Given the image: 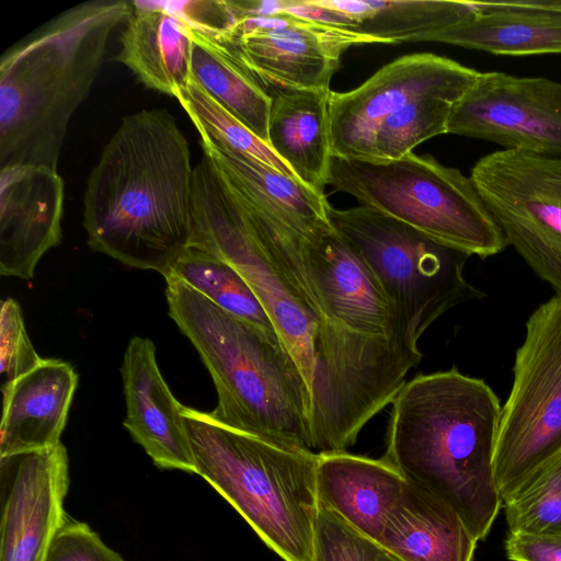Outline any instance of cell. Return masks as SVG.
Listing matches in <instances>:
<instances>
[{"label": "cell", "mask_w": 561, "mask_h": 561, "mask_svg": "<svg viewBox=\"0 0 561 561\" xmlns=\"http://www.w3.org/2000/svg\"><path fill=\"white\" fill-rule=\"evenodd\" d=\"M354 21V31L378 44H402L457 25L483 11L482 1L321 0Z\"/></svg>", "instance_id": "cell-24"}, {"label": "cell", "mask_w": 561, "mask_h": 561, "mask_svg": "<svg viewBox=\"0 0 561 561\" xmlns=\"http://www.w3.org/2000/svg\"><path fill=\"white\" fill-rule=\"evenodd\" d=\"M164 279L169 316L213 378L211 413L237 431L313 453L310 391L278 332L222 310L173 276Z\"/></svg>", "instance_id": "cell-4"}, {"label": "cell", "mask_w": 561, "mask_h": 561, "mask_svg": "<svg viewBox=\"0 0 561 561\" xmlns=\"http://www.w3.org/2000/svg\"><path fill=\"white\" fill-rule=\"evenodd\" d=\"M510 533L561 534V450L503 501Z\"/></svg>", "instance_id": "cell-29"}, {"label": "cell", "mask_w": 561, "mask_h": 561, "mask_svg": "<svg viewBox=\"0 0 561 561\" xmlns=\"http://www.w3.org/2000/svg\"><path fill=\"white\" fill-rule=\"evenodd\" d=\"M193 173L188 142L168 110L125 116L87 182L89 247L167 276L191 245Z\"/></svg>", "instance_id": "cell-1"}, {"label": "cell", "mask_w": 561, "mask_h": 561, "mask_svg": "<svg viewBox=\"0 0 561 561\" xmlns=\"http://www.w3.org/2000/svg\"><path fill=\"white\" fill-rule=\"evenodd\" d=\"M505 552L511 561H561V534L510 533Z\"/></svg>", "instance_id": "cell-33"}, {"label": "cell", "mask_w": 561, "mask_h": 561, "mask_svg": "<svg viewBox=\"0 0 561 561\" xmlns=\"http://www.w3.org/2000/svg\"><path fill=\"white\" fill-rule=\"evenodd\" d=\"M391 404L383 459L483 540L503 505L494 469L502 411L495 392L454 366L407 380Z\"/></svg>", "instance_id": "cell-2"}, {"label": "cell", "mask_w": 561, "mask_h": 561, "mask_svg": "<svg viewBox=\"0 0 561 561\" xmlns=\"http://www.w3.org/2000/svg\"><path fill=\"white\" fill-rule=\"evenodd\" d=\"M506 150L561 156V83L543 77L480 72L447 127Z\"/></svg>", "instance_id": "cell-11"}, {"label": "cell", "mask_w": 561, "mask_h": 561, "mask_svg": "<svg viewBox=\"0 0 561 561\" xmlns=\"http://www.w3.org/2000/svg\"><path fill=\"white\" fill-rule=\"evenodd\" d=\"M203 152L243 199L270 210L300 236L329 221L330 204L300 181L245 154L201 139Z\"/></svg>", "instance_id": "cell-23"}, {"label": "cell", "mask_w": 561, "mask_h": 561, "mask_svg": "<svg viewBox=\"0 0 561 561\" xmlns=\"http://www.w3.org/2000/svg\"><path fill=\"white\" fill-rule=\"evenodd\" d=\"M378 542L400 561H472L478 540L453 508L407 481Z\"/></svg>", "instance_id": "cell-22"}, {"label": "cell", "mask_w": 561, "mask_h": 561, "mask_svg": "<svg viewBox=\"0 0 561 561\" xmlns=\"http://www.w3.org/2000/svg\"><path fill=\"white\" fill-rule=\"evenodd\" d=\"M218 42L233 50L268 94L279 90H330L345 50L378 44L353 30L289 14L279 26L233 28Z\"/></svg>", "instance_id": "cell-13"}, {"label": "cell", "mask_w": 561, "mask_h": 561, "mask_svg": "<svg viewBox=\"0 0 561 561\" xmlns=\"http://www.w3.org/2000/svg\"><path fill=\"white\" fill-rule=\"evenodd\" d=\"M116 60L147 88L174 96L191 78L193 30L163 1L133 0Z\"/></svg>", "instance_id": "cell-21"}, {"label": "cell", "mask_w": 561, "mask_h": 561, "mask_svg": "<svg viewBox=\"0 0 561 561\" xmlns=\"http://www.w3.org/2000/svg\"><path fill=\"white\" fill-rule=\"evenodd\" d=\"M191 76L218 104L267 144L272 98L227 44L193 31Z\"/></svg>", "instance_id": "cell-25"}, {"label": "cell", "mask_w": 561, "mask_h": 561, "mask_svg": "<svg viewBox=\"0 0 561 561\" xmlns=\"http://www.w3.org/2000/svg\"><path fill=\"white\" fill-rule=\"evenodd\" d=\"M415 42H438L494 55L561 54V0L485 2L467 21Z\"/></svg>", "instance_id": "cell-18"}, {"label": "cell", "mask_w": 561, "mask_h": 561, "mask_svg": "<svg viewBox=\"0 0 561 561\" xmlns=\"http://www.w3.org/2000/svg\"><path fill=\"white\" fill-rule=\"evenodd\" d=\"M331 90H279L272 98L267 144L302 184L324 194L333 159Z\"/></svg>", "instance_id": "cell-20"}, {"label": "cell", "mask_w": 561, "mask_h": 561, "mask_svg": "<svg viewBox=\"0 0 561 561\" xmlns=\"http://www.w3.org/2000/svg\"><path fill=\"white\" fill-rule=\"evenodd\" d=\"M472 83L425 93L387 118L375 134L367 161L400 159L430 138L447 134L450 115Z\"/></svg>", "instance_id": "cell-27"}, {"label": "cell", "mask_w": 561, "mask_h": 561, "mask_svg": "<svg viewBox=\"0 0 561 561\" xmlns=\"http://www.w3.org/2000/svg\"><path fill=\"white\" fill-rule=\"evenodd\" d=\"M69 486L65 446L0 457V561H46L67 520Z\"/></svg>", "instance_id": "cell-14"}, {"label": "cell", "mask_w": 561, "mask_h": 561, "mask_svg": "<svg viewBox=\"0 0 561 561\" xmlns=\"http://www.w3.org/2000/svg\"><path fill=\"white\" fill-rule=\"evenodd\" d=\"M174 98L197 128L201 139L251 157L274 170L296 179L272 148L218 104L191 76Z\"/></svg>", "instance_id": "cell-28"}, {"label": "cell", "mask_w": 561, "mask_h": 561, "mask_svg": "<svg viewBox=\"0 0 561 561\" xmlns=\"http://www.w3.org/2000/svg\"><path fill=\"white\" fill-rule=\"evenodd\" d=\"M133 1L91 0L58 14L0 59V167L57 170L69 121L101 68L108 37Z\"/></svg>", "instance_id": "cell-3"}, {"label": "cell", "mask_w": 561, "mask_h": 561, "mask_svg": "<svg viewBox=\"0 0 561 561\" xmlns=\"http://www.w3.org/2000/svg\"><path fill=\"white\" fill-rule=\"evenodd\" d=\"M46 561H125L89 525L67 518L56 534Z\"/></svg>", "instance_id": "cell-32"}, {"label": "cell", "mask_w": 561, "mask_h": 561, "mask_svg": "<svg viewBox=\"0 0 561 561\" xmlns=\"http://www.w3.org/2000/svg\"><path fill=\"white\" fill-rule=\"evenodd\" d=\"M328 216L417 342L448 310L484 296L465 277L468 254L368 206L337 209L330 205Z\"/></svg>", "instance_id": "cell-8"}, {"label": "cell", "mask_w": 561, "mask_h": 561, "mask_svg": "<svg viewBox=\"0 0 561 561\" xmlns=\"http://www.w3.org/2000/svg\"><path fill=\"white\" fill-rule=\"evenodd\" d=\"M196 474L205 479L284 561H310L318 511L319 454L231 428L211 412L181 405Z\"/></svg>", "instance_id": "cell-5"}, {"label": "cell", "mask_w": 561, "mask_h": 561, "mask_svg": "<svg viewBox=\"0 0 561 561\" xmlns=\"http://www.w3.org/2000/svg\"><path fill=\"white\" fill-rule=\"evenodd\" d=\"M77 385L70 364L49 358L1 388L0 457L60 444Z\"/></svg>", "instance_id": "cell-17"}, {"label": "cell", "mask_w": 561, "mask_h": 561, "mask_svg": "<svg viewBox=\"0 0 561 561\" xmlns=\"http://www.w3.org/2000/svg\"><path fill=\"white\" fill-rule=\"evenodd\" d=\"M64 181L33 164L0 169V274L30 279L62 238Z\"/></svg>", "instance_id": "cell-15"}, {"label": "cell", "mask_w": 561, "mask_h": 561, "mask_svg": "<svg viewBox=\"0 0 561 561\" xmlns=\"http://www.w3.org/2000/svg\"><path fill=\"white\" fill-rule=\"evenodd\" d=\"M405 483L401 473L383 458L347 451L319 454V503L376 541Z\"/></svg>", "instance_id": "cell-19"}, {"label": "cell", "mask_w": 561, "mask_h": 561, "mask_svg": "<svg viewBox=\"0 0 561 561\" xmlns=\"http://www.w3.org/2000/svg\"><path fill=\"white\" fill-rule=\"evenodd\" d=\"M560 450L561 297L553 296L527 320L502 405L494 457L502 501Z\"/></svg>", "instance_id": "cell-9"}, {"label": "cell", "mask_w": 561, "mask_h": 561, "mask_svg": "<svg viewBox=\"0 0 561 561\" xmlns=\"http://www.w3.org/2000/svg\"><path fill=\"white\" fill-rule=\"evenodd\" d=\"M191 245L234 267L254 291L311 389L319 318L209 156L194 167Z\"/></svg>", "instance_id": "cell-7"}, {"label": "cell", "mask_w": 561, "mask_h": 561, "mask_svg": "<svg viewBox=\"0 0 561 561\" xmlns=\"http://www.w3.org/2000/svg\"><path fill=\"white\" fill-rule=\"evenodd\" d=\"M480 71L422 53L385 65L359 87L330 94L333 157L368 160L379 126L416 98L446 87L472 83Z\"/></svg>", "instance_id": "cell-12"}, {"label": "cell", "mask_w": 561, "mask_h": 561, "mask_svg": "<svg viewBox=\"0 0 561 561\" xmlns=\"http://www.w3.org/2000/svg\"><path fill=\"white\" fill-rule=\"evenodd\" d=\"M310 561H400L324 505H318Z\"/></svg>", "instance_id": "cell-30"}, {"label": "cell", "mask_w": 561, "mask_h": 561, "mask_svg": "<svg viewBox=\"0 0 561 561\" xmlns=\"http://www.w3.org/2000/svg\"><path fill=\"white\" fill-rule=\"evenodd\" d=\"M329 184L431 239L481 259L507 242L471 176L428 154L367 161L333 157Z\"/></svg>", "instance_id": "cell-6"}, {"label": "cell", "mask_w": 561, "mask_h": 561, "mask_svg": "<svg viewBox=\"0 0 561 561\" xmlns=\"http://www.w3.org/2000/svg\"><path fill=\"white\" fill-rule=\"evenodd\" d=\"M126 401L124 426L162 469L196 473L181 403L163 379L156 347L147 337L134 336L121 366Z\"/></svg>", "instance_id": "cell-16"}, {"label": "cell", "mask_w": 561, "mask_h": 561, "mask_svg": "<svg viewBox=\"0 0 561 561\" xmlns=\"http://www.w3.org/2000/svg\"><path fill=\"white\" fill-rule=\"evenodd\" d=\"M470 176L507 245L561 297V156L503 149Z\"/></svg>", "instance_id": "cell-10"}, {"label": "cell", "mask_w": 561, "mask_h": 561, "mask_svg": "<svg viewBox=\"0 0 561 561\" xmlns=\"http://www.w3.org/2000/svg\"><path fill=\"white\" fill-rule=\"evenodd\" d=\"M43 359L28 339L20 305L13 298L4 299L0 310L1 388L34 369Z\"/></svg>", "instance_id": "cell-31"}, {"label": "cell", "mask_w": 561, "mask_h": 561, "mask_svg": "<svg viewBox=\"0 0 561 561\" xmlns=\"http://www.w3.org/2000/svg\"><path fill=\"white\" fill-rule=\"evenodd\" d=\"M167 276L180 279L217 307L238 318L267 331H277L239 272L207 250L190 245L174 262Z\"/></svg>", "instance_id": "cell-26"}]
</instances>
